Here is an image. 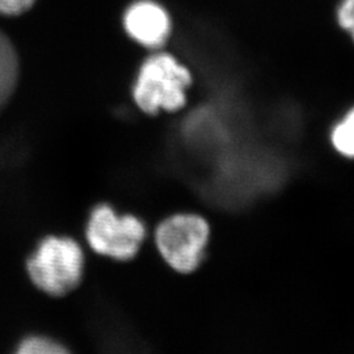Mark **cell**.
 Masks as SVG:
<instances>
[{
    "mask_svg": "<svg viewBox=\"0 0 354 354\" xmlns=\"http://www.w3.org/2000/svg\"><path fill=\"white\" fill-rule=\"evenodd\" d=\"M19 57L12 41L0 30V112L11 100L19 82Z\"/></svg>",
    "mask_w": 354,
    "mask_h": 354,
    "instance_id": "obj_6",
    "label": "cell"
},
{
    "mask_svg": "<svg viewBox=\"0 0 354 354\" xmlns=\"http://www.w3.org/2000/svg\"><path fill=\"white\" fill-rule=\"evenodd\" d=\"M87 253L80 241L67 234L42 236L26 256V277L49 298H64L79 289L86 277Z\"/></svg>",
    "mask_w": 354,
    "mask_h": 354,
    "instance_id": "obj_1",
    "label": "cell"
},
{
    "mask_svg": "<svg viewBox=\"0 0 354 354\" xmlns=\"http://www.w3.org/2000/svg\"><path fill=\"white\" fill-rule=\"evenodd\" d=\"M37 0H0V15L16 17L28 12Z\"/></svg>",
    "mask_w": 354,
    "mask_h": 354,
    "instance_id": "obj_9",
    "label": "cell"
},
{
    "mask_svg": "<svg viewBox=\"0 0 354 354\" xmlns=\"http://www.w3.org/2000/svg\"><path fill=\"white\" fill-rule=\"evenodd\" d=\"M339 20L344 29H346L354 38V0H344L339 10Z\"/></svg>",
    "mask_w": 354,
    "mask_h": 354,
    "instance_id": "obj_10",
    "label": "cell"
},
{
    "mask_svg": "<svg viewBox=\"0 0 354 354\" xmlns=\"http://www.w3.org/2000/svg\"><path fill=\"white\" fill-rule=\"evenodd\" d=\"M11 354H75L64 342L45 335L29 333L15 345Z\"/></svg>",
    "mask_w": 354,
    "mask_h": 354,
    "instance_id": "obj_7",
    "label": "cell"
},
{
    "mask_svg": "<svg viewBox=\"0 0 354 354\" xmlns=\"http://www.w3.org/2000/svg\"><path fill=\"white\" fill-rule=\"evenodd\" d=\"M192 83L189 70L168 53H156L140 64L133 99L143 113L176 112L187 102Z\"/></svg>",
    "mask_w": 354,
    "mask_h": 354,
    "instance_id": "obj_3",
    "label": "cell"
},
{
    "mask_svg": "<svg viewBox=\"0 0 354 354\" xmlns=\"http://www.w3.org/2000/svg\"><path fill=\"white\" fill-rule=\"evenodd\" d=\"M122 26L129 37L152 50L162 48L172 30L169 15L153 0L130 3L122 16Z\"/></svg>",
    "mask_w": 354,
    "mask_h": 354,
    "instance_id": "obj_5",
    "label": "cell"
},
{
    "mask_svg": "<svg viewBox=\"0 0 354 354\" xmlns=\"http://www.w3.org/2000/svg\"><path fill=\"white\" fill-rule=\"evenodd\" d=\"M149 238L145 221L133 213L118 212L112 203H96L83 227L84 247L114 263H130L140 254Z\"/></svg>",
    "mask_w": 354,
    "mask_h": 354,
    "instance_id": "obj_2",
    "label": "cell"
},
{
    "mask_svg": "<svg viewBox=\"0 0 354 354\" xmlns=\"http://www.w3.org/2000/svg\"><path fill=\"white\" fill-rule=\"evenodd\" d=\"M209 226L203 216L189 213L169 215L153 230V244L167 266L188 274L203 263Z\"/></svg>",
    "mask_w": 354,
    "mask_h": 354,
    "instance_id": "obj_4",
    "label": "cell"
},
{
    "mask_svg": "<svg viewBox=\"0 0 354 354\" xmlns=\"http://www.w3.org/2000/svg\"><path fill=\"white\" fill-rule=\"evenodd\" d=\"M332 143L342 155L354 158V111L335 127L332 133Z\"/></svg>",
    "mask_w": 354,
    "mask_h": 354,
    "instance_id": "obj_8",
    "label": "cell"
}]
</instances>
